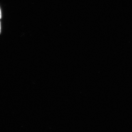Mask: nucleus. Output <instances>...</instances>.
I'll return each instance as SVG.
<instances>
[{"instance_id": "obj_1", "label": "nucleus", "mask_w": 132, "mask_h": 132, "mask_svg": "<svg viewBox=\"0 0 132 132\" xmlns=\"http://www.w3.org/2000/svg\"><path fill=\"white\" fill-rule=\"evenodd\" d=\"M2 17V14H1V9H0V19Z\"/></svg>"}, {"instance_id": "obj_2", "label": "nucleus", "mask_w": 132, "mask_h": 132, "mask_svg": "<svg viewBox=\"0 0 132 132\" xmlns=\"http://www.w3.org/2000/svg\"><path fill=\"white\" fill-rule=\"evenodd\" d=\"M1 32V23H0V34Z\"/></svg>"}]
</instances>
